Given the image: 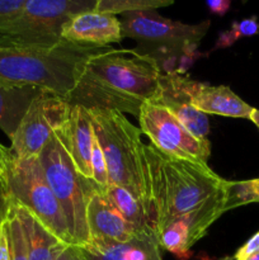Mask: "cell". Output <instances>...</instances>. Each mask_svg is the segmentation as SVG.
I'll use <instances>...</instances> for the list:
<instances>
[{
  "mask_svg": "<svg viewBox=\"0 0 259 260\" xmlns=\"http://www.w3.org/2000/svg\"><path fill=\"white\" fill-rule=\"evenodd\" d=\"M161 75L149 53L102 48L85 61L68 102L137 117L142 104L159 96Z\"/></svg>",
  "mask_w": 259,
  "mask_h": 260,
  "instance_id": "6da1fadb",
  "label": "cell"
},
{
  "mask_svg": "<svg viewBox=\"0 0 259 260\" xmlns=\"http://www.w3.org/2000/svg\"><path fill=\"white\" fill-rule=\"evenodd\" d=\"M145 156L156 236L177 218L228 196L229 180L208 164L167 155L151 144L145 145Z\"/></svg>",
  "mask_w": 259,
  "mask_h": 260,
  "instance_id": "7a4b0ae2",
  "label": "cell"
},
{
  "mask_svg": "<svg viewBox=\"0 0 259 260\" xmlns=\"http://www.w3.org/2000/svg\"><path fill=\"white\" fill-rule=\"evenodd\" d=\"M101 50L68 41L52 47L0 45V79L37 86L68 101L85 61Z\"/></svg>",
  "mask_w": 259,
  "mask_h": 260,
  "instance_id": "3957f363",
  "label": "cell"
},
{
  "mask_svg": "<svg viewBox=\"0 0 259 260\" xmlns=\"http://www.w3.org/2000/svg\"><path fill=\"white\" fill-rule=\"evenodd\" d=\"M89 113L94 135L106 157L109 184L119 185L134 193L144 205L154 228L141 129L132 124L123 113L113 109L90 108Z\"/></svg>",
  "mask_w": 259,
  "mask_h": 260,
  "instance_id": "277c9868",
  "label": "cell"
},
{
  "mask_svg": "<svg viewBox=\"0 0 259 260\" xmlns=\"http://www.w3.org/2000/svg\"><path fill=\"white\" fill-rule=\"evenodd\" d=\"M0 175L10 201L23 206L66 245H74L61 206L46 180L38 156L20 159L0 144Z\"/></svg>",
  "mask_w": 259,
  "mask_h": 260,
  "instance_id": "5b68a950",
  "label": "cell"
},
{
  "mask_svg": "<svg viewBox=\"0 0 259 260\" xmlns=\"http://www.w3.org/2000/svg\"><path fill=\"white\" fill-rule=\"evenodd\" d=\"M38 160L51 190L60 203L73 244L86 245L89 243L86 203L96 184L76 170L56 131L38 155Z\"/></svg>",
  "mask_w": 259,
  "mask_h": 260,
  "instance_id": "8992f818",
  "label": "cell"
},
{
  "mask_svg": "<svg viewBox=\"0 0 259 260\" xmlns=\"http://www.w3.org/2000/svg\"><path fill=\"white\" fill-rule=\"evenodd\" d=\"M96 0H27L22 12L0 27V45L52 47L70 18L94 10Z\"/></svg>",
  "mask_w": 259,
  "mask_h": 260,
  "instance_id": "52a82bcc",
  "label": "cell"
},
{
  "mask_svg": "<svg viewBox=\"0 0 259 260\" xmlns=\"http://www.w3.org/2000/svg\"><path fill=\"white\" fill-rule=\"evenodd\" d=\"M137 118L141 132L157 150L179 159L207 164L211 155L210 141L192 136L159 103L146 102L142 104Z\"/></svg>",
  "mask_w": 259,
  "mask_h": 260,
  "instance_id": "ba28073f",
  "label": "cell"
},
{
  "mask_svg": "<svg viewBox=\"0 0 259 260\" xmlns=\"http://www.w3.org/2000/svg\"><path fill=\"white\" fill-rule=\"evenodd\" d=\"M70 109L71 104L62 96L51 91L40 94L10 139L13 154L20 159L38 156L56 129L65 123Z\"/></svg>",
  "mask_w": 259,
  "mask_h": 260,
  "instance_id": "9c48e42d",
  "label": "cell"
},
{
  "mask_svg": "<svg viewBox=\"0 0 259 260\" xmlns=\"http://www.w3.org/2000/svg\"><path fill=\"white\" fill-rule=\"evenodd\" d=\"M122 35L155 47L184 48L198 46L210 28V20L187 24L160 15L156 10L127 13L121 17Z\"/></svg>",
  "mask_w": 259,
  "mask_h": 260,
  "instance_id": "30bf717a",
  "label": "cell"
},
{
  "mask_svg": "<svg viewBox=\"0 0 259 260\" xmlns=\"http://www.w3.org/2000/svg\"><path fill=\"white\" fill-rule=\"evenodd\" d=\"M86 226L89 243L99 245L124 243L142 235L124 220L123 216L109 202L98 185L89 196L86 203Z\"/></svg>",
  "mask_w": 259,
  "mask_h": 260,
  "instance_id": "8fae6325",
  "label": "cell"
},
{
  "mask_svg": "<svg viewBox=\"0 0 259 260\" xmlns=\"http://www.w3.org/2000/svg\"><path fill=\"white\" fill-rule=\"evenodd\" d=\"M61 37L75 45L107 48L123 40L121 19L95 10L74 15L65 23Z\"/></svg>",
  "mask_w": 259,
  "mask_h": 260,
  "instance_id": "7c38bea8",
  "label": "cell"
},
{
  "mask_svg": "<svg viewBox=\"0 0 259 260\" xmlns=\"http://www.w3.org/2000/svg\"><path fill=\"white\" fill-rule=\"evenodd\" d=\"M185 79L187 76L177 74L161 75L160 94L154 102L168 109V112L196 139L208 140L210 121L205 113L192 106L185 89Z\"/></svg>",
  "mask_w": 259,
  "mask_h": 260,
  "instance_id": "4fadbf2b",
  "label": "cell"
},
{
  "mask_svg": "<svg viewBox=\"0 0 259 260\" xmlns=\"http://www.w3.org/2000/svg\"><path fill=\"white\" fill-rule=\"evenodd\" d=\"M65 145L76 170L86 179H91V144L93 124L89 109L78 104H71L70 114L65 123L56 129Z\"/></svg>",
  "mask_w": 259,
  "mask_h": 260,
  "instance_id": "5bb4252c",
  "label": "cell"
},
{
  "mask_svg": "<svg viewBox=\"0 0 259 260\" xmlns=\"http://www.w3.org/2000/svg\"><path fill=\"white\" fill-rule=\"evenodd\" d=\"M185 89L192 106L202 113L250 119L254 108L236 95L229 86H213L187 78Z\"/></svg>",
  "mask_w": 259,
  "mask_h": 260,
  "instance_id": "9a60e30c",
  "label": "cell"
},
{
  "mask_svg": "<svg viewBox=\"0 0 259 260\" xmlns=\"http://www.w3.org/2000/svg\"><path fill=\"white\" fill-rule=\"evenodd\" d=\"M83 260H163L159 240L154 235H139L124 243L79 246Z\"/></svg>",
  "mask_w": 259,
  "mask_h": 260,
  "instance_id": "2e32d148",
  "label": "cell"
},
{
  "mask_svg": "<svg viewBox=\"0 0 259 260\" xmlns=\"http://www.w3.org/2000/svg\"><path fill=\"white\" fill-rule=\"evenodd\" d=\"M43 89L32 85H18L0 79V129L12 139L32 102Z\"/></svg>",
  "mask_w": 259,
  "mask_h": 260,
  "instance_id": "e0dca14e",
  "label": "cell"
},
{
  "mask_svg": "<svg viewBox=\"0 0 259 260\" xmlns=\"http://www.w3.org/2000/svg\"><path fill=\"white\" fill-rule=\"evenodd\" d=\"M12 203L22 223L28 260H55L66 244L58 240L30 211L17 203Z\"/></svg>",
  "mask_w": 259,
  "mask_h": 260,
  "instance_id": "ac0fdd59",
  "label": "cell"
},
{
  "mask_svg": "<svg viewBox=\"0 0 259 260\" xmlns=\"http://www.w3.org/2000/svg\"><path fill=\"white\" fill-rule=\"evenodd\" d=\"M103 192L109 202L119 211L127 222H130L136 229L137 233L142 235L156 236L144 205L134 193L130 192L126 188L114 184H109L108 188Z\"/></svg>",
  "mask_w": 259,
  "mask_h": 260,
  "instance_id": "d6986e66",
  "label": "cell"
},
{
  "mask_svg": "<svg viewBox=\"0 0 259 260\" xmlns=\"http://www.w3.org/2000/svg\"><path fill=\"white\" fill-rule=\"evenodd\" d=\"M160 248L174 254L179 260L189 258V250L192 248L189 241L188 225L184 217H179L170 222L157 236Z\"/></svg>",
  "mask_w": 259,
  "mask_h": 260,
  "instance_id": "ffe728a7",
  "label": "cell"
},
{
  "mask_svg": "<svg viewBox=\"0 0 259 260\" xmlns=\"http://www.w3.org/2000/svg\"><path fill=\"white\" fill-rule=\"evenodd\" d=\"M172 0H96L95 12L106 14H127V13L156 10L172 5Z\"/></svg>",
  "mask_w": 259,
  "mask_h": 260,
  "instance_id": "44dd1931",
  "label": "cell"
},
{
  "mask_svg": "<svg viewBox=\"0 0 259 260\" xmlns=\"http://www.w3.org/2000/svg\"><path fill=\"white\" fill-rule=\"evenodd\" d=\"M8 240H9L10 259L12 260H28L27 244H25L24 234H23L22 223L17 215L14 205L10 201V207L8 211L7 218Z\"/></svg>",
  "mask_w": 259,
  "mask_h": 260,
  "instance_id": "7402d4cb",
  "label": "cell"
},
{
  "mask_svg": "<svg viewBox=\"0 0 259 260\" xmlns=\"http://www.w3.org/2000/svg\"><path fill=\"white\" fill-rule=\"evenodd\" d=\"M259 33V22L256 17L245 18L243 20H235L228 30H223L218 35L217 41L211 51L228 48L233 46L236 41L244 37H251Z\"/></svg>",
  "mask_w": 259,
  "mask_h": 260,
  "instance_id": "603a6c76",
  "label": "cell"
},
{
  "mask_svg": "<svg viewBox=\"0 0 259 260\" xmlns=\"http://www.w3.org/2000/svg\"><path fill=\"white\" fill-rule=\"evenodd\" d=\"M90 167H91V180H93V182L95 183L102 190H106L109 185L106 157H104L103 150H102L98 139H96V136L94 135V131H93V144H91Z\"/></svg>",
  "mask_w": 259,
  "mask_h": 260,
  "instance_id": "cb8c5ba5",
  "label": "cell"
},
{
  "mask_svg": "<svg viewBox=\"0 0 259 260\" xmlns=\"http://www.w3.org/2000/svg\"><path fill=\"white\" fill-rule=\"evenodd\" d=\"M27 0H0V27L14 19L24 8Z\"/></svg>",
  "mask_w": 259,
  "mask_h": 260,
  "instance_id": "d4e9b609",
  "label": "cell"
},
{
  "mask_svg": "<svg viewBox=\"0 0 259 260\" xmlns=\"http://www.w3.org/2000/svg\"><path fill=\"white\" fill-rule=\"evenodd\" d=\"M259 251V231L256 234H254L243 246L236 250V253L234 254V260H238L244 258L246 255H250V254L256 253Z\"/></svg>",
  "mask_w": 259,
  "mask_h": 260,
  "instance_id": "484cf974",
  "label": "cell"
},
{
  "mask_svg": "<svg viewBox=\"0 0 259 260\" xmlns=\"http://www.w3.org/2000/svg\"><path fill=\"white\" fill-rule=\"evenodd\" d=\"M10 207V197L8 193L7 185H5L4 180H3L2 175H0V222L5 221L8 215V211Z\"/></svg>",
  "mask_w": 259,
  "mask_h": 260,
  "instance_id": "4316f807",
  "label": "cell"
},
{
  "mask_svg": "<svg viewBox=\"0 0 259 260\" xmlns=\"http://www.w3.org/2000/svg\"><path fill=\"white\" fill-rule=\"evenodd\" d=\"M0 260H12L10 259L9 240H8L7 221H3L0 223Z\"/></svg>",
  "mask_w": 259,
  "mask_h": 260,
  "instance_id": "83f0119b",
  "label": "cell"
},
{
  "mask_svg": "<svg viewBox=\"0 0 259 260\" xmlns=\"http://www.w3.org/2000/svg\"><path fill=\"white\" fill-rule=\"evenodd\" d=\"M206 5L212 14L222 17L230 10L231 3L229 0H207Z\"/></svg>",
  "mask_w": 259,
  "mask_h": 260,
  "instance_id": "f1b7e54d",
  "label": "cell"
},
{
  "mask_svg": "<svg viewBox=\"0 0 259 260\" xmlns=\"http://www.w3.org/2000/svg\"><path fill=\"white\" fill-rule=\"evenodd\" d=\"M55 260H83L78 245H66Z\"/></svg>",
  "mask_w": 259,
  "mask_h": 260,
  "instance_id": "f546056e",
  "label": "cell"
},
{
  "mask_svg": "<svg viewBox=\"0 0 259 260\" xmlns=\"http://www.w3.org/2000/svg\"><path fill=\"white\" fill-rule=\"evenodd\" d=\"M250 189L253 196V203H259V178L258 179H250Z\"/></svg>",
  "mask_w": 259,
  "mask_h": 260,
  "instance_id": "4dcf8cb0",
  "label": "cell"
},
{
  "mask_svg": "<svg viewBox=\"0 0 259 260\" xmlns=\"http://www.w3.org/2000/svg\"><path fill=\"white\" fill-rule=\"evenodd\" d=\"M250 121L253 122V123L259 128V109H255V108L253 109V112H251V116H250Z\"/></svg>",
  "mask_w": 259,
  "mask_h": 260,
  "instance_id": "1f68e13d",
  "label": "cell"
},
{
  "mask_svg": "<svg viewBox=\"0 0 259 260\" xmlns=\"http://www.w3.org/2000/svg\"><path fill=\"white\" fill-rule=\"evenodd\" d=\"M238 260H259V251H256V253L254 254H250V255L244 256V258L238 259Z\"/></svg>",
  "mask_w": 259,
  "mask_h": 260,
  "instance_id": "d6a6232c",
  "label": "cell"
},
{
  "mask_svg": "<svg viewBox=\"0 0 259 260\" xmlns=\"http://www.w3.org/2000/svg\"><path fill=\"white\" fill-rule=\"evenodd\" d=\"M0 223H2V222H0Z\"/></svg>",
  "mask_w": 259,
  "mask_h": 260,
  "instance_id": "836d02e7",
  "label": "cell"
}]
</instances>
